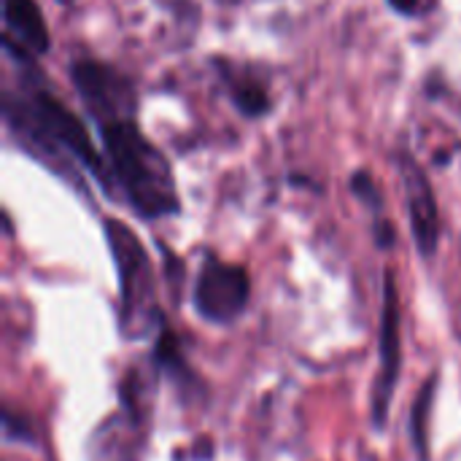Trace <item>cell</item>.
Instances as JSON below:
<instances>
[{
    "instance_id": "52a82bcc",
    "label": "cell",
    "mask_w": 461,
    "mask_h": 461,
    "mask_svg": "<svg viewBox=\"0 0 461 461\" xmlns=\"http://www.w3.org/2000/svg\"><path fill=\"white\" fill-rule=\"evenodd\" d=\"M402 184H405V194H408V213H411L416 246L424 257H432L438 251V240H440L438 203H435V192H432L427 173L411 157H402Z\"/></svg>"
},
{
    "instance_id": "6da1fadb",
    "label": "cell",
    "mask_w": 461,
    "mask_h": 461,
    "mask_svg": "<svg viewBox=\"0 0 461 461\" xmlns=\"http://www.w3.org/2000/svg\"><path fill=\"white\" fill-rule=\"evenodd\" d=\"M111 170L124 186L132 208L143 219L178 213L173 170L165 154L138 130L132 119H119L100 127Z\"/></svg>"
},
{
    "instance_id": "5bb4252c",
    "label": "cell",
    "mask_w": 461,
    "mask_h": 461,
    "mask_svg": "<svg viewBox=\"0 0 461 461\" xmlns=\"http://www.w3.org/2000/svg\"><path fill=\"white\" fill-rule=\"evenodd\" d=\"M59 3H73V0H59Z\"/></svg>"
},
{
    "instance_id": "3957f363",
    "label": "cell",
    "mask_w": 461,
    "mask_h": 461,
    "mask_svg": "<svg viewBox=\"0 0 461 461\" xmlns=\"http://www.w3.org/2000/svg\"><path fill=\"white\" fill-rule=\"evenodd\" d=\"M105 238L119 270V289H122V324L130 338H138L149 330L154 316V284H151V265L146 249L135 238V232L116 221H105Z\"/></svg>"
},
{
    "instance_id": "7a4b0ae2",
    "label": "cell",
    "mask_w": 461,
    "mask_h": 461,
    "mask_svg": "<svg viewBox=\"0 0 461 461\" xmlns=\"http://www.w3.org/2000/svg\"><path fill=\"white\" fill-rule=\"evenodd\" d=\"M5 116L8 122L35 140L38 149L46 151H70L84 167H89L103 184H105V162L95 151L86 127L76 113L62 108L49 92H32L22 100H5Z\"/></svg>"
},
{
    "instance_id": "5b68a950",
    "label": "cell",
    "mask_w": 461,
    "mask_h": 461,
    "mask_svg": "<svg viewBox=\"0 0 461 461\" xmlns=\"http://www.w3.org/2000/svg\"><path fill=\"white\" fill-rule=\"evenodd\" d=\"M73 84L86 103L89 113L103 124L132 119L135 108V92L132 84L113 68L92 59H81L73 65Z\"/></svg>"
},
{
    "instance_id": "30bf717a",
    "label": "cell",
    "mask_w": 461,
    "mask_h": 461,
    "mask_svg": "<svg viewBox=\"0 0 461 461\" xmlns=\"http://www.w3.org/2000/svg\"><path fill=\"white\" fill-rule=\"evenodd\" d=\"M232 100L246 116H262L270 111V97L257 81H232Z\"/></svg>"
},
{
    "instance_id": "4fadbf2b",
    "label": "cell",
    "mask_w": 461,
    "mask_h": 461,
    "mask_svg": "<svg viewBox=\"0 0 461 461\" xmlns=\"http://www.w3.org/2000/svg\"><path fill=\"white\" fill-rule=\"evenodd\" d=\"M375 235H378V246H381V249H389V246H394V227H392V224H386V221H378V227H375Z\"/></svg>"
},
{
    "instance_id": "8fae6325",
    "label": "cell",
    "mask_w": 461,
    "mask_h": 461,
    "mask_svg": "<svg viewBox=\"0 0 461 461\" xmlns=\"http://www.w3.org/2000/svg\"><path fill=\"white\" fill-rule=\"evenodd\" d=\"M351 189H354V194H357L362 203H367L370 208H381V194H378V186H375V181H373L370 173L359 170V173L354 176V181H351Z\"/></svg>"
},
{
    "instance_id": "7c38bea8",
    "label": "cell",
    "mask_w": 461,
    "mask_h": 461,
    "mask_svg": "<svg viewBox=\"0 0 461 461\" xmlns=\"http://www.w3.org/2000/svg\"><path fill=\"white\" fill-rule=\"evenodd\" d=\"M389 5L402 16H424L438 5V0H389Z\"/></svg>"
},
{
    "instance_id": "ba28073f",
    "label": "cell",
    "mask_w": 461,
    "mask_h": 461,
    "mask_svg": "<svg viewBox=\"0 0 461 461\" xmlns=\"http://www.w3.org/2000/svg\"><path fill=\"white\" fill-rule=\"evenodd\" d=\"M3 46L16 59L49 51V27L35 0H3Z\"/></svg>"
},
{
    "instance_id": "8992f818",
    "label": "cell",
    "mask_w": 461,
    "mask_h": 461,
    "mask_svg": "<svg viewBox=\"0 0 461 461\" xmlns=\"http://www.w3.org/2000/svg\"><path fill=\"white\" fill-rule=\"evenodd\" d=\"M400 375V300H397V284L394 276L386 273L384 284V319H381V370L373 386V421L375 427H384L394 386Z\"/></svg>"
},
{
    "instance_id": "9c48e42d",
    "label": "cell",
    "mask_w": 461,
    "mask_h": 461,
    "mask_svg": "<svg viewBox=\"0 0 461 461\" xmlns=\"http://www.w3.org/2000/svg\"><path fill=\"white\" fill-rule=\"evenodd\" d=\"M435 389H438V378L432 375L424 389L419 392V400L411 411V438L416 446L419 459H429V443H427V424H429V411H432V400H435Z\"/></svg>"
},
{
    "instance_id": "277c9868",
    "label": "cell",
    "mask_w": 461,
    "mask_h": 461,
    "mask_svg": "<svg viewBox=\"0 0 461 461\" xmlns=\"http://www.w3.org/2000/svg\"><path fill=\"white\" fill-rule=\"evenodd\" d=\"M249 294L251 281L243 267L208 259L194 284V308L211 324H230L243 313Z\"/></svg>"
}]
</instances>
